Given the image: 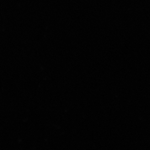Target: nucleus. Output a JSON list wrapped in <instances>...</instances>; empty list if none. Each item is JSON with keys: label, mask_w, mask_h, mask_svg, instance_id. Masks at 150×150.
Returning a JSON list of instances; mask_svg holds the SVG:
<instances>
[]
</instances>
